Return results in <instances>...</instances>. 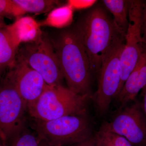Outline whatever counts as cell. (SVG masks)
<instances>
[{"label":"cell","mask_w":146,"mask_h":146,"mask_svg":"<svg viewBox=\"0 0 146 146\" xmlns=\"http://www.w3.org/2000/svg\"><path fill=\"white\" fill-rule=\"evenodd\" d=\"M88 56L92 73L98 75L104 59L123 37L112 18L100 5L81 15L74 25Z\"/></svg>","instance_id":"7a4b0ae2"},{"label":"cell","mask_w":146,"mask_h":146,"mask_svg":"<svg viewBox=\"0 0 146 146\" xmlns=\"http://www.w3.org/2000/svg\"><path fill=\"white\" fill-rule=\"evenodd\" d=\"M6 27L0 29V79L14 65L19 48Z\"/></svg>","instance_id":"4fadbf2b"},{"label":"cell","mask_w":146,"mask_h":146,"mask_svg":"<svg viewBox=\"0 0 146 146\" xmlns=\"http://www.w3.org/2000/svg\"><path fill=\"white\" fill-rule=\"evenodd\" d=\"M96 1L84 0H70L68 1V5L72 9H80L88 8L94 5Z\"/></svg>","instance_id":"ffe728a7"},{"label":"cell","mask_w":146,"mask_h":146,"mask_svg":"<svg viewBox=\"0 0 146 146\" xmlns=\"http://www.w3.org/2000/svg\"><path fill=\"white\" fill-rule=\"evenodd\" d=\"M5 75L26 104L27 109L39 99L48 85L42 76L18 54L14 65Z\"/></svg>","instance_id":"30bf717a"},{"label":"cell","mask_w":146,"mask_h":146,"mask_svg":"<svg viewBox=\"0 0 146 146\" xmlns=\"http://www.w3.org/2000/svg\"><path fill=\"white\" fill-rule=\"evenodd\" d=\"M9 145H6V146H8Z\"/></svg>","instance_id":"83f0119b"},{"label":"cell","mask_w":146,"mask_h":146,"mask_svg":"<svg viewBox=\"0 0 146 146\" xmlns=\"http://www.w3.org/2000/svg\"><path fill=\"white\" fill-rule=\"evenodd\" d=\"M125 43V37H123L112 46L104 59L98 74V88L91 99L100 116L107 113L119 93L121 82L120 60Z\"/></svg>","instance_id":"5b68a950"},{"label":"cell","mask_w":146,"mask_h":146,"mask_svg":"<svg viewBox=\"0 0 146 146\" xmlns=\"http://www.w3.org/2000/svg\"><path fill=\"white\" fill-rule=\"evenodd\" d=\"M106 8L113 16V22L119 31L125 36L128 27L130 0H104Z\"/></svg>","instance_id":"5bb4252c"},{"label":"cell","mask_w":146,"mask_h":146,"mask_svg":"<svg viewBox=\"0 0 146 146\" xmlns=\"http://www.w3.org/2000/svg\"><path fill=\"white\" fill-rule=\"evenodd\" d=\"M49 36L68 88L76 94L91 99V65L74 26L61 29Z\"/></svg>","instance_id":"6da1fadb"},{"label":"cell","mask_w":146,"mask_h":146,"mask_svg":"<svg viewBox=\"0 0 146 146\" xmlns=\"http://www.w3.org/2000/svg\"><path fill=\"white\" fill-rule=\"evenodd\" d=\"M72 146H98L96 134L93 135L87 140Z\"/></svg>","instance_id":"603a6c76"},{"label":"cell","mask_w":146,"mask_h":146,"mask_svg":"<svg viewBox=\"0 0 146 146\" xmlns=\"http://www.w3.org/2000/svg\"><path fill=\"white\" fill-rule=\"evenodd\" d=\"M100 133L117 146H133L127 140L117 134L100 129Z\"/></svg>","instance_id":"d6986e66"},{"label":"cell","mask_w":146,"mask_h":146,"mask_svg":"<svg viewBox=\"0 0 146 146\" xmlns=\"http://www.w3.org/2000/svg\"><path fill=\"white\" fill-rule=\"evenodd\" d=\"M25 13H42L50 12L56 8L59 2L54 0H13Z\"/></svg>","instance_id":"2e32d148"},{"label":"cell","mask_w":146,"mask_h":146,"mask_svg":"<svg viewBox=\"0 0 146 146\" xmlns=\"http://www.w3.org/2000/svg\"><path fill=\"white\" fill-rule=\"evenodd\" d=\"M39 146H61L58 145H52V144H50L46 141H43L42 140L41 142H40V145Z\"/></svg>","instance_id":"484cf974"},{"label":"cell","mask_w":146,"mask_h":146,"mask_svg":"<svg viewBox=\"0 0 146 146\" xmlns=\"http://www.w3.org/2000/svg\"><path fill=\"white\" fill-rule=\"evenodd\" d=\"M18 55L42 76L48 85H62L64 77L48 35L43 32L35 41L21 44Z\"/></svg>","instance_id":"8992f818"},{"label":"cell","mask_w":146,"mask_h":146,"mask_svg":"<svg viewBox=\"0 0 146 146\" xmlns=\"http://www.w3.org/2000/svg\"><path fill=\"white\" fill-rule=\"evenodd\" d=\"M6 27L19 46L21 44L35 41L43 33L39 23L29 16L17 18Z\"/></svg>","instance_id":"7c38bea8"},{"label":"cell","mask_w":146,"mask_h":146,"mask_svg":"<svg viewBox=\"0 0 146 146\" xmlns=\"http://www.w3.org/2000/svg\"><path fill=\"white\" fill-rule=\"evenodd\" d=\"M142 34L143 41L146 45V1H143Z\"/></svg>","instance_id":"44dd1931"},{"label":"cell","mask_w":146,"mask_h":146,"mask_svg":"<svg viewBox=\"0 0 146 146\" xmlns=\"http://www.w3.org/2000/svg\"><path fill=\"white\" fill-rule=\"evenodd\" d=\"M27 107L6 75L0 79V131L8 143L27 124Z\"/></svg>","instance_id":"52a82bcc"},{"label":"cell","mask_w":146,"mask_h":146,"mask_svg":"<svg viewBox=\"0 0 146 146\" xmlns=\"http://www.w3.org/2000/svg\"><path fill=\"white\" fill-rule=\"evenodd\" d=\"M25 14L13 0H0V18L5 17L17 19Z\"/></svg>","instance_id":"ac0fdd59"},{"label":"cell","mask_w":146,"mask_h":146,"mask_svg":"<svg viewBox=\"0 0 146 146\" xmlns=\"http://www.w3.org/2000/svg\"><path fill=\"white\" fill-rule=\"evenodd\" d=\"M143 1L130 0L129 10V23L125 36L124 48L120 60L121 82L118 94L138 62L143 49L142 34Z\"/></svg>","instance_id":"ba28073f"},{"label":"cell","mask_w":146,"mask_h":146,"mask_svg":"<svg viewBox=\"0 0 146 146\" xmlns=\"http://www.w3.org/2000/svg\"><path fill=\"white\" fill-rule=\"evenodd\" d=\"M30 126L41 140L52 145L72 146L93 135V125L88 113L67 115L50 121L31 119Z\"/></svg>","instance_id":"277c9868"},{"label":"cell","mask_w":146,"mask_h":146,"mask_svg":"<svg viewBox=\"0 0 146 146\" xmlns=\"http://www.w3.org/2000/svg\"><path fill=\"white\" fill-rule=\"evenodd\" d=\"M143 95V103L141 104L142 109L146 117V86L142 90Z\"/></svg>","instance_id":"cb8c5ba5"},{"label":"cell","mask_w":146,"mask_h":146,"mask_svg":"<svg viewBox=\"0 0 146 146\" xmlns=\"http://www.w3.org/2000/svg\"><path fill=\"white\" fill-rule=\"evenodd\" d=\"M146 86V45L144 43L141 57L124 84L121 90L115 98L119 105L118 111L134 100L139 92Z\"/></svg>","instance_id":"8fae6325"},{"label":"cell","mask_w":146,"mask_h":146,"mask_svg":"<svg viewBox=\"0 0 146 146\" xmlns=\"http://www.w3.org/2000/svg\"><path fill=\"white\" fill-rule=\"evenodd\" d=\"M9 143L0 131V146L8 145Z\"/></svg>","instance_id":"d4e9b609"},{"label":"cell","mask_w":146,"mask_h":146,"mask_svg":"<svg viewBox=\"0 0 146 146\" xmlns=\"http://www.w3.org/2000/svg\"><path fill=\"white\" fill-rule=\"evenodd\" d=\"M27 124L9 141L10 146H39L41 138Z\"/></svg>","instance_id":"e0dca14e"},{"label":"cell","mask_w":146,"mask_h":146,"mask_svg":"<svg viewBox=\"0 0 146 146\" xmlns=\"http://www.w3.org/2000/svg\"><path fill=\"white\" fill-rule=\"evenodd\" d=\"M73 19V9L68 5L56 7L50 11L40 26L63 29L69 27Z\"/></svg>","instance_id":"9a60e30c"},{"label":"cell","mask_w":146,"mask_h":146,"mask_svg":"<svg viewBox=\"0 0 146 146\" xmlns=\"http://www.w3.org/2000/svg\"><path fill=\"white\" fill-rule=\"evenodd\" d=\"M6 25L3 18H0V29L5 27Z\"/></svg>","instance_id":"4316f807"},{"label":"cell","mask_w":146,"mask_h":146,"mask_svg":"<svg viewBox=\"0 0 146 146\" xmlns=\"http://www.w3.org/2000/svg\"><path fill=\"white\" fill-rule=\"evenodd\" d=\"M98 146H117L107 139L99 131L96 134Z\"/></svg>","instance_id":"7402d4cb"},{"label":"cell","mask_w":146,"mask_h":146,"mask_svg":"<svg viewBox=\"0 0 146 146\" xmlns=\"http://www.w3.org/2000/svg\"><path fill=\"white\" fill-rule=\"evenodd\" d=\"M100 129L122 136L133 146H146V117L141 104L127 105Z\"/></svg>","instance_id":"9c48e42d"},{"label":"cell","mask_w":146,"mask_h":146,"mask_svg":"<svg viewBox=\"0 0 146 146\" xmlns=\"http://www.w3.org/2000/svg\"><path fill=\"white\" fill-rule=\"evenodd\" d=\"M90 100L62 85H47L39 99L28 108V114L31 120L45 121L85 114L88 113Z\"/></svg>","instance_id":"3957f363"}]
</instances>
